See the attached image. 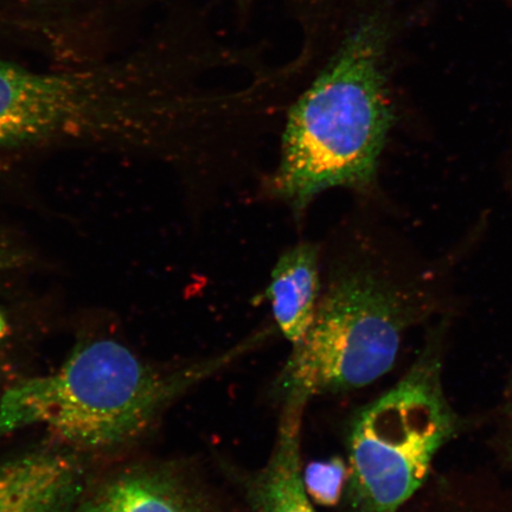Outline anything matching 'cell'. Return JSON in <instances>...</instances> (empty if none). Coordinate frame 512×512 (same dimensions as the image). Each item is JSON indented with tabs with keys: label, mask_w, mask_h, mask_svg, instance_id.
I'll use <instances>...</instances> for the list:
<instances>
[{
	"label": "cell",
	"mask_w": 512,
	"mask_h": 512,
	"mask_svg": "<svg viewBox=\"0 0 512 512\" xmlns=\"http://www.w3.org/2000/svg\"><path fill=\"white\" fill-rule=\"evenodd\" d=\"M387 42L379 19L362 23L288 110L270 191L298 217L325 191L373 182L393 119Z\"/></svg>",
	"instance_id": "cell-1"
},
{
	"label": "cell",
	"mask_w": 512,
	"mask_h": 512,
	"mask_svg": "<svg viewBox=\"0 0 512 512\" xmlns=\"http://www.w3.org/2000/svg\"><path fill=\"white\" fill-rule=\"evenodd\" d=\"M247 349L248 344L165 373L112 339L94 341L74 351L54 373L29 377L5 390L0 438L44 427L70 445L91 450L128 443L178 395Z\"/></svg>",
	"instance_id": "cell-2"
},
{
	"label": "cell",
	"mask_w": 512,
	"mask_h": 512,
	"mask_svg": "<svg viewBox=\"0 0 512 512\" xmlns=\"http://www.w3.org/2000/svg\"><path fill=\"white\" fill-rule=\"evenodd\" d=\"M322 292L310 329L279 377L285 405L349 392L393 368L412 323L406 297L367 261L330 246L323 256Z\"/></svg>",
	"instance_id": "cell-3"
},
{
	"label": "cell",
	"mask_w": 512,
	"mask_h": 512,
	"mask_svg": "<svg viewBox=\"0 0 512 512\" xmlns=\"http://www.w3.org/2000/svg\"><path fill=\"white\" fill-rule=\"evenodd\" d=\"M438 348L357 415L349 437L345 492L354 512H398L426 483L435 456L457 431Z\"/></svg>",
	"instance_id": "cell-4"
},
{
	"label": "cell",
	"mask_w": 512,
	"mask_h": 512,
	"mask_svg": "<svg viewBox=\"0 0 512 512\" xmlns=\"http://www.w3.org/2000/svg\"><path fill=\"white\" fill-rule=\"evenodd\" d=\"M150 120L89 74H44L0 61V150L61 139H144Z\"/></svg>",
	"instance_id": "cell-5"
},
{
	"label": "cell",
	"mask_w": 512,
	"mask_h": 512,
	"mask_svg": "<svg viewBox=\"0 0 512 512\" xmlns=\"http://www.w3.org/2000/svg\"><path fill=\"white\" fill-rule=\"evenodd\" d=\"M83 484L67 453L36 451L0 464V512H70Z\"/></svg>",
	"instance_id": "cell-6"
},
{
	"label": "cell",
	"mask_w": 512,
	"mask_h": 512,
	"mask_svg": "<svg viewBox=\"0 0 512 512\" xmlns=\"http://www.w3.org/2000/svg\"><path fill=\"white\" fill-rule=\"evenodd\" d=\"M322 247L300 241L275 262L266 296L283 335L293 345L310 329L322 292Z\"/></svg>",
	"instance_id": "cell-7"
},
{
	"label": "cell",
	"mask_w": 512,
	"mask_h": 512,
	"mask_svg": "<svg viewBox=\"0 0 512 512\" xmlns=\"http://www.w3.org/2000/svg\"><path fill=\"white\" fill-rule=\"evenodd\" d=\"M79 512H213L187 480L162 469H133L101 485Z\"/></svg>",
	"instance_id": "cell-8"
},
{
	"label": "cell",
	"mask_w": 512,
	"mask_h": 512,
	"mask_svg": "<svg viewBox=\"0 0 512 512\" xmlns=\"http://www.w3.org/2000/svg\"><path fill=\"white\" fill-rule=\"evenodd\" d=\"M305 406L285 405L277 441L267 465L248 485L254 512H316L300 466V431Z\"/></svg>",
	"instance_id": "cell-9"
},
{
	"label": "cell",
	"mask_w": 512,
	"mask_h": 512,
	"mask_svg": "<svg viewBox=\"0 0 512 512\" xmlns=\"http://www.w3.org/2000/svg\"><path fill=\"white\" fill-rule=\"evenodd\" d=\"M348 476V465L341 458L335 457L307 465L303 472V482L313 502L324 507H334L343 495Z\"/></svg>",
	"instance_id": "cell-10"
},
{
	"label": "cell",
	"mask_w": 512,
	"mask_h": 512,
	"mask_svg": "<svg viewBox=\"0 0 512 512\" xmlns=\"http://www.w3.org/2000/svg\"><path fill=\"white\" fill-rule=\"evenodd\" d=\"M10 331V326L8 319L0 312V343L4 341L6 337H8Z\"/></svg>",
	"instance_id": "cell-11"
},
{
	"label": "cell",
	"mask_w": 512,
	"mask_h": 512,
	"mask_svg": "<svg viewBox=\"0 0 512 512\" xmlns=\"http://www.w3.org/2000/svg\"><path fill=\"white\" fill-rule=\"evenodd\" d=\"M496 512H512V509H509V510H501V511H496Z\"/></svg>",
	"instance_id": "cell-12"
},
{
	"label": "cell",
	"mask_w": 512,
	"mask_h": 512,
	"mask_svg": "<svg viewBox=\"0 0 512 512\" xmlns=\"http://www.w3.org/2000/svg\"><path fill=\"white\" fill-rule=\"evenodd\" d=\"M511 420H512V395H511Z\"/></svg>",
	"instance_id": "cell-13"
}]
</instances>
